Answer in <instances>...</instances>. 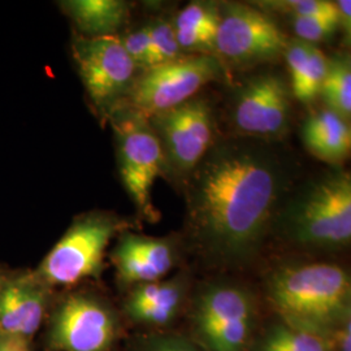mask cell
I'll use <instances>...</instances> for the list:
<instances>
[{
	"label": "cell",
	"mask_w": 351,
	"mask_h": 351,
	"mask_svg": "<svg viewBox=\"0 0 351 351\" xmlns=\"http://www.w3.org/2000/svg\"><path fill=\"white\" fill-rule=\"evenodd\" d=\"M188 189L190 236L213 263L239 265L263 245L278 197L274 165L256 151L228 146L202 160Z\"/></svg>",
	"instance_id": "1"
},
{
	"label": "cell",
	"mask_w": 351,
	"mask_h": 351,
	"mask_svg": "<svg viewBox=\"0 0 351 351\" xmlns=\"http://www.w3.org/2000/svg\"><path fill=\"white\" fill-rule=\"evenodd\" d=\"M278 320L330 339L351 304V272L326 262L289 264L267 282Z\"/></svg>",
	"instance_id": "2"
},
{
	"label": "cell",
	"mask_w": 351,
	"mask_h": 351,
	"mask_svg": "<svg viewBox=\"0 0 351 351\" xmlns=\"http://www.w3.org/2000/svg\"><path fill=\"white\" fill-rule=\"evenodd\" d=\"M285 232L295 243L339 249L351 243V173L329 176L291 204Z\"/></svg>",
	"instance_id": "3"
},
{
	"label": "cell",
	"mask_w": 351,
	"mask_h": 351,
	"mask_svg": "<svg viewBox=\"0 0 351 351\" xmlns=\"http://www.w3.org/2000/svg\"><path fill=\"white\" fill-rule=\"evenodd\" d=\"M197 339L207 351H250L255 341L256 304L234 284H213L198 294L193 310Z\"/></svg>",
	"instance_id": "4"
},
{
	"label": "cell",
	"mask_w": 351,
	"mask_h": 351,
	"mask_svg": "<svg viewBox=\"0 0 351 351\" xmlns=\"http://www.w3.org/2000/svg\"><path fill=\"white\" fill-rule=\"evenodd\" d=\"M124 226L112 213H90L77 217L34 275L47 287L73 285L98 276L110 241Z\"/></svg>",
	"instance_id": "5"
},
{
	"label": "cell",
	"mask_w": 351,
	"mask_h": 351,
	"mask_svg": "<svg viewBox=\"0 0 351 351\" xmlns=\"http://www.w3.org/2000/svg\"><path fill=\"white\" fill-rule=\"evenodd\" d=\"M116 134L119 168L123 184L139 213L154 219L152 188L165 164L163 149L150 119L128 107L110 114Z\"/></svg>",
	"instance_id": "6"
},
{
	"label": "cell",
	"mask_w": 351,
	"mask_h": 351,
	"mask_svg": "<svg viewBox=\"0 0 351 351\" xmlns=\"http://www.w3.org/2000/svg\"><path fill=\"white\" fill-rule=\"evenodd\" d=\"M221 75V63L213 55L181 56L171 63L145 69L126 94L128 108L149 117L186 101Z\"/></svg>",
	"instance_id": "7"
},
{
	"label": "cell",
	"mask_w": 351,
	"mask_h": 351,
	"mask_svg": "<svg viewBox=\"0 0 351 351\" xmlns=\"http://www.w3.org/2000/svg\"><path fill=\"white\" fill-rule=\"evenodd\" d=\"M78 75L101 112L117 110L134 82L137 65L120 38H75L72 45Z\"/></svg>",
	"instance_id": "8"
},
{
	"label": "cell",
	"mask_w": 351,
	"mask_h": 351,
	"mask_svg": "<svg viewBox=\"0 0 351 351\" xmlns=\"http://www.w3.org/2000/svg\"><path fill=\"white\" fill-rule=\"evenodd\" d=\"M288 45L285 33L265 11L236 3L220 7L216 53L228 62H267L285 53Z\"/></svg>",
	"instance_id": "9"
},
{
	"label": "cell",
	"mask_w": 351,
	"mask_h": 351,
	"mask_svg": "<svg viewBox=\"0 0 351 351\" xmlns=\"http://www.w3.org/2000/svg\"><path fill=\"white\" fill-rule=\"evenodd\" d=\"M150 124L160 141L165 164L180 175L193 172L213 143V113L202 99L154 114Z\"/></svg>",
	"instance_id": "10"
},
{
	"label": "cell",
	"mask_w": 351,
	"mask_h": 351,
	"mask_svg": "<svg viewBox=\"0 0 351 351\" xmlns=\"http://www.w3.org/2000/svg\"><path fill=\"white\" fill-rule=\"evenodd\" d=\"M117 320L103 302L85 294L69 295L51 317L49 339L58 351H108Z\"/></svg>",
	"instance_id": "11"
},
{
	"label": "cell",
	"mask_w": 351,
	"mask_h": 351,
	"mask_svg": "<svg viewBox=\"0 0 351 351\" xmlns=\"http://www.w3.org/2000/svg\"><path fill=\"white\" fill-rule=\"evenodd\" d=\"M288 86L275 75L254 77L239 88L232 117L239 130L250 136H277L288 124Z\"/></svg>",
	"instance_id": "12"
},
{
	"label": "cell",
	"mask_w": 351,
	"mask_h": 351,
	"mask_svg": "<svg viewBox=\"0 0 351 351\" xmlns=\"http://www.w3.org/2000/svg\"><path fill=\"white\" fill-rule=\"evenodd\" d=\"M49 287L34 274L11 277L0 290V335L30 339L43 322Z\"/></svg>",
	"instance_id": "13"
},
{
	"label": "cell",
	"mask_w": 351,
	"mask_h": 351,
	"mask_svg": "<svg viewBox=\"0 0 351 351\" xmlns=\"http://www.w3.org/2000/svg\"><path fill=\"white\" fill-rule=\"evenodd\" d=\"M185 293L186 282L182 277L139 284L126 301L125 313L141 324L165 326L178 314Z\"/></svg>",
	"instance_id": "14"
},
{
	"label": "cell",
	"mask_w": 351,
	"mask_h": 351,
	"mask_svg": "<svg viewBox=\"0 0 351 351\" xmlns=\"http://www.w3.org/2000/svg\"><path fill=\"white\" fill-rule=\"evenodd\" d=\"M290 88L294 98L302 103H313L322 95L329 59L315 45L301 39L290 42L285 51Z\"/></svg>",
	"instance_id": "15"
},
{
	"label": "cell",
	"mask_w": 351,
	"mask_h": 351,
	"mask_svg": "<svg viewBox=\"0 0 351 351\" xmlns=\"http://www.w3.org/2000/svg\"><path fill=\"white\" fill-rule=\"evenodd\" d=\"M302 139L311 155L326 163H341L350 154V126L330 110L314 113L306 120Z\"/></svg>",
	"instance_id": "16"
},
{
	"label": "cell",
	"mask_w": 351,
	"mask_h": 351,
	"mask_svg": "<svg viewBox=\"0 0 351 351\" xmlns=\"http://www.w3.org/2000/svg\"><path fill=\"white\" fill-rule=\"evenodd\" d=\"M62 7L88 38L113 37L129 14V5L121 0H69L63 1Z\"/></svg>",
	"instance_id": "17"
},
{
	"label": "cell",
	"mask_w": 351,
	"mask_h": 351,
	"mask_svg": "<svg viewBox=\"0 0 351 351\" xmlns=\"http://www.w3.org/2000/svg\"><path fill=\"white\" fill-rule=\"evenodd\" d=\"M250 351H335L330 339L278 320L269 326Z\"/></svg>",
	"instance_id": "18"
},
{
	"label": "cell",
	"mask_w": 351,
	"mask_h": 351,
	"mask_svg": "<svg viewBox=\"0 0 351 351\" xmlns=\"http://www.w3.org/2000/svg\"><path fill=\"white\" fill-rule=\"evenodd\" d=\"M322 97L332 112L351 116V68L346 62L329 60Z\"/></svg>",
	"instance_id": "19"
},
{
	"label": "cell",
	"mask_w": 351,
	"mask_h": 351,
	"mask_svg": "<svg viewBox=\"0 0 351 351\" xmlns=\"http://www.w3.org/2000/svg\"><path fill=\"white\" fill-rule=\"evenodd\" d=\"M151 39L150 66L171 63L182 56L176 37L175 24L165 19H156L147 25ZM147 68V69H149Z\"/></svg>",
	"instance_id": "20"
},
{
	"label": "cell",
	"mask_w": 351,
	"mask_h": 351,
	"mask_svg": "<svg viewBox=\"0 0 351 351\" xmlns=\"http://www.w3.org/2000/svg\"><path fill=\"white\" fill-rule=\"evenodd\" d=\"M220 7L206 1H193L182 8L176 17V30L204 32L217 34Z\"/></svg>",
	"instance_id": "21"
},
{
	"label": "cell",
	"mask_w": 351,
	"mask_h": 351,
	"mask_svg": "<svg viewBox=\"0 0 351 351\" xmlns=\"http://www.w3.org/2000/svg\"><path fill=\"white\" fill-rule=\"evenodd\" d=\"M261 8L282 12L293 19L314 17V16H337V3L329 0H276L259 3Z\"/></svg>",
	"instance_id": "22"
},
{
	"label": "cell",
	"mask_w": 351,
	"mask_h": 351,
	"mask_svg": "<svg viewBox=\"0 0 351 351\" xmlns=\"http://www.w3.org/2000/svg\"><path fill=\"white\" fill-rule=\"evenodd\" d=\"M293 27L298 39L315 45L332 37L339 27L337 16H314L293 19Z\"/></svg>",
	"instance_id": "23"
},
{
	"label": "cell",
	"mask_w": 351,
	"mask_h": 351,
	"mask_svg": "<svg viewBox=\"0 0 351 351\" xmlns=\"http://www.w3.org/2000/svg\"><path fill=\"white\" fill-rule=\"evenodd\" d=\"M121 42L128 55L132 58L137 68H142L145 71L150 66L151 39L147 25L141 26L138 29L128 33L121 39Z\"/></svg>",
	"instance_id": "24"
},
{
	"label": "cell",
	"mask_w": 351,
	"mask_h": 351,
	"mask_svg": "<svg viewBox=\"0 0 351 351\" xmlns=\"http://www.w3.org/2000/svg\"><path fill=\"white\" fill-rule=\"evenodd\" d=\"M138 351H201L191 341L180 336H158L147 339Z\"/></svg>",
	"instance_id": "25"
},
{
	"label": "cell",
	"mask_w": 351,
	"mask_h": 351,
	"mask_svg": "<svg viewBox=\"0 0 351 351\" xmlns=\"http://www.w3.org/2000/svg\"><path fill=\"white\" fill-rule=\"evenodd\" d=\"M332 343L335 351H351V304L332 337Z\"/></svg>",
	"instance_id": "26"
},
{
	"label": "cell",
	"mask_w": 351,
	"mask_h": 351,
	"mask_svg": "<svg viewBox=\"0 0 351 351\" xmlns=\"http://www.w3.org/2000/svg\"><path fill=\"white\" fill-rule=\"evenodd\" d=\"M339 10V26L345 33V40L351 46V0L336 1Z\"/></svg>",
	"instance_id": "27"
},
{
	"label": "cell",
	"mask_w": 351,
	"mask_h": 351,
	"mask_svg": "<svg viewBox=\"0 0 351 351\" xmlns=\"http://www.w3.org/2000/svg\"><path fill=\"white\" fill-rule=\"evenodd\" d=\"M0 351H32L30 339L0 335Z\"/></svg>",
	"instance_id": "28"
},
{
	"label": "cell",
	"mask_w": 351,
	"mask_h": 351,
	"mask_svg": "<svg viewBox=\"0 0 351 351\" xmlns=\"http://www.w3.org/2000/svg\"><path fill=\"white\" fill-rule=\"evenodd\" d=\"M5 280H7V277L4 276V275L0 272V290H1V288H3V285H4Z\"/></svg>",
	"instance_id": "29"
},
{
	"label": "cell",
	"mask_w": 351,
	"mask_h": 351,
	"mask_svg": "<svg viewBox=\"0 0 351 351\" xmlns=\"http://www.w3.org/2000/svg\"><path fill=\"white\" fill-rule=\"evenodd\" d=\"M346 64H348V65L351 68V56L349 58V60H346Z\"/></svg>",
	"instance_id": "30"
}]
</instances>
